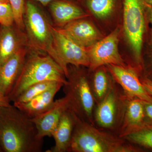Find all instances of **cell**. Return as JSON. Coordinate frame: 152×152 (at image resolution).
Instances as JSON below:
<instances>
[{"label":"cell","instance_id":"cell-1","mask_svg":"<svg viewBox=\"0 0 152 152\" xmlns=\"http://www.w3.org/2000/svg\"><path fill=\"white\" fill-rule=\"evenodd\" d=\"M43 139L31 118L13 105L0 108V145L5 152H40Z\"/></svg>","mask_w":152,"mask_h":152},{"label":"cell","instance_id":"cell-2","mask_svg":"<svg viewBox=\"0 0 152 152\" xmlns=\"http://www.w3.org/2000/svg\"><path fill=\"white\" fill-rule=\"evenodd\" d=\"M145 0H123L121 37L129 51V64L140 72L143 69L144 45L148 39Z\"/></svg>","mask_w":152,"mask_h":152},{"label":"cell","instance_id":"cell-3","mask_svg":"<svg viewBox=\"0 0 152 152\" xmlns=\"http://www.w3.org/2000/svg\"><path fill=\"white\" fill-rule=\"evenodd\" d=\"M69 152L145 151L118 136L82 121L75 115V126Z\"/></svg>","mask_w":152,"mask_h":152},{"label":"cell","instance_id":"cell-4","mask_svg":"<svg viewBox=\"0 0 152 152\" xmlns=\"http://www.w3.org/2000/svg\"><path fill=\"white\" fill-rule=\"evenodd\" d=\"M81 67H68L67 83L63 86V90L68 98L69 110L80 119L95 126L96 104L91 87L90 71Z\"/></svg>","mask_w":152,"mask_h":152},{"label":"cell","instance_id":"cell-5","mask_svg":"<svg viewBox=\"0 0 152 152\" xmlns=\"http://www.w3.org/2000/svg\"><path fill=\"white\" fill-rule=\"evenodd\" d=\"M54 81L67 83L64 70L49 55L33 54L26 58L15 84L9 95L10 102L16 99L28 87L45 81Z\"/></svg>","mask_w":152,"mask_h":152},{"label":"cell","instance_id":"cell-6","mask_svg":"<svg viewBox=\"0 0 152 152\" xmlns=\"http://www.w3.org/2000/svg\"><path fill=\"white\" fill-rule=\"evenodd\" d=\"M127 100V97L115 82L105 97L96 106L95 126L118 136L122 127Z\"/></svg>","mask_w":152,"mask_h":152},{"label":"cell","instance_id":"cell-7","mask_svg":"<svg viewBox=\"0 0 152 152\" xmlns=\"http://www.w3.org/2000/svg\"><path fill=\"white\" fill-rule=\"evenodd\" d=\"M24 23L30 45L36 50L46 53L56 62L52 26L39 9L31 2L25 5Z\"/></svg>","mask_w":152,"mask_h":152},{"label":"cell","instance_id":"cell-8","mask_svg":"<svg viewBox=\"0 0 152 152\" xmlns=\"http://www.w3.org/2000/svg\"><path fill=\"white\" fill-rule=\"evenodd\" d=\"M121 36V28L118 26L108 35L94 46L87 49L89 60L90 71L108 65L125 66L127 63L123 58L119 50Z\"/></svg>","mask_w":152,"mask_h":152},{"label":"cell","instance_id":"cell-9","mask_svg":"<svg viewBox=\"0 0 152 152\" xmlns=\"http://www.w3.org/2000/svg\"><path fill=\"white\" fill-rule=\"evenodd\" d=\"M53 44L57 56L56 63L63 69L66 77L69 65L89 68L87 49L79 45L51 26Z\"/></svg>","mask_w":152,"mask_h":152},{"label":"cell","instance_id":"cell-10","mask_svg":"<svg viewBox=\"0 0 152 152\" xmlns=\"http://www.w3.org/2000/svg\"><path fill=\"white\" fill-rule=\"evenodd\" d=\"M115 82L121 87L129 98H138L147 102H152V96L146 91L140 79L141 73L135 67L125 66H106Z\"/></svg>","mask_w":152,"mask_h":152},{"label":"cell","instance_id":"cell-11","mask_svg":"<svg viewBox=\"0 0 152 152\" xmlns=\"http://www.w3.org/2000/svg\"><path fill=\"white\" fill-rule=\"evenodd\" d=\"M87 18L78 19L56 29L79 45L88 48L104 36L94 23Z\"/></svg>","mask_w":152,"mask_h":152},{"label":"cell","instance_id":"cell-12","mask_svg":"<svg viewBox=\"0 0 152 152\" xmlns=\"http://www.w3.org/2000/svg\"><path fill=\"white\" fill-rule=\"evenodd\" d=\"M69 109L68 98L64 97L55 101L50 108L33 118H31L35 125L37 130L38 135L41 138L46 137H52V133L63 114Z\"/></svg>","mask_w":152,"mask_h":152},{"label":"cell","instance_id":"cell-13","mask_svg":"<svg viewBox=\"0 0 152 152\" xmlns=\"http://www.w3.org/2000/svg\"><path fill=\"white\" fill-rule=\"evenodd\" d=\"M26 49L22 47L0 66V91L8 97L24 64Z\"/></svg>","mask_w":152,"mask_h":152},{"label":"cell","instance_id":"cell-14","mask_svg":"<svg viewBox=\"0 0 152 152\" xmlns=\"http://www.w3.org/2000/svg\"><path fill=\"white\" fill-rule=\"evenodd\" d=\"M64 85L62 83H58L54 86L28 102L22 103H13V105L30 118H33L43 113L51 107L54 103L55 96Z\"/></svg>","mask_w":152,"mask_h":152},{"label":"cell","instance_id":"cell-15","mask_svg":"<svg viewBox=\"0 0 152 152\" xmlns=\"http://www.w3.org/2000/svg\"><path fill=\"white\" fill-rule=\"evenodd\" d=\"M75 115L68 109L64 112L56 127L52 133L55 145L49 152H69L74 126Z\"/></svg>","mask_w":152,"mask_h":152},{"label":"cell","instance_id":"cell-16","mask_svg":"<svg viewBox=\"0 0 152 152\" xmlns=\"http://www.w3.org/2000/svg\"><path fill=\"white\" fill-rule=\"evenodd\" d=\"M73 1L56 0L50 4L52 16L57 24L61 27L71 22L90 16Z\"/></svg>","mask_w":152,"mask_h":152},{"label":"cell","instance_id":"cell-17","mask_svg":"<svg viewBox=\"0 0 152 152\" xmlns=\"http://www.w3.org/2000/svg\"><path fill=\"white\" fill-rule=\"evenodd\" d=\"M90 14L99 21L107 23L122 12L123 0H81Z\"/></svg>","mask_w":152,"mask_h":152},{"label":"cell","instance_id":"cell-18","mask_svg":"<svg viewBox=\"0 0 152 152\" xmlns=\"http://www.w3.org/2000/svg\"><path fill=\"white\" fill-rule=\"evenodd\" d=\"M129 142L146 150L152 151V124L144 121L139 124L131 126L118 135Z\"/></svg>","mask_w":152,"mask_h":152},{"label":"cell","instance_id":"cell-19","mask_svg":"<svg viewBox=\"0 0 152 152\" xmlns=\"http://www.w3.org/2000/svg\"><path fill=\"white\" fill-rule=\"evenodd\" d=\"M90 74L91 87L97 105L105 97L115 82L105 66L90 71Z\"/></svg>","mask_w":152,"mask_h":152},{"label":"cell","instance_id":"cell-20","mask_svg":"<svg viewBox=\"0 0 152 152\" xmlns=\"http://www.w3.org/2000/svg\"><path fill=\"white\" fill-rule=\"evenodd\" d=\"M22 47L20 39L12 26H2L0 30V66Z\"/></svg>","mask_w":152,"mask_h":152},{"label":"cell","instance_id":"cell-21","mask_svg":"<svg viewBox=\"0 0 152 152\" xmlns=\"http://www.w3.org/2000/svg\"><path fill=\"white\" fill-rule=\"evenodd\" d=\"M144 104V101L138 98L127 97L124 122L120 134L129 127L145 121Z\"/></svg>","mask_w":152,"mask_h":152},{"label":"cell","instance_id":"cell-22","mask_svg":"<svg viewBox=\"0 0 152 152\" xmlns=\"http://www.w3.org/2000/svg\"><path fill=\"white\" fill-rule=\"evenodd\" d=\"M58 83L59 82L45 81L31 85L24 90L13 102V103H22L28 102L38 95L54 86Z\"/></svg>","mask_w":152,"mask_h":152},{"label":"cell","instance_id":"cell-23","mask_svg":"<svg viewBox=\"0 0 152 152\" xmlns=\"http://www.w3.org/2000/svg\"><path fill=\"white\" fill-rule=\"evenodd\" d=\"M142 62V75L152 81V43L148 41L144 45Z\"/></svg>","mask_w":152,"mask_h":152},{"label":"cell","instance_id":"cell-24","mask_svg":"<svg viewBox=\"0 0 152 152\" xmlns=\"http://www.w3.org/2000/svg\"><path fill=\"white\" fill-rule=\"evenodd\" d=\"M13 12L14 20L17 26L20 29L25 28L24 23L25 4L24 0H8Z\"/></svg>","mask_w":152,"mask_h":152},{"label":"cell","instance_id":"cell-25","mask_svg":"<svg viewBox=\"0 0 152 152\" xmlns=\"http://www.w3.org/2000/svg\"><path fill=\"white\" fill-rule=\"evenodd\" d=\"M15 22L13 12L10 3H0V24L11 26Z\"/></svg>","mask_w":152,"mask_h":152},{"label":"cell","instance_id":"cell-26","mask_svg":"<svg viewBox=\"0 0 152 152\" xmlns=\"http://www.w3.org/2000/svg\"><path fill=\"white\" fill-rule=\"evenodd\" d=\"M145 121L152 124V102H144Z\"/></svg>","mask_w":152,"mask_h":152},{"label":"cell","instance_id":"cell-27","mask_svg":"<svg viewBox=\"0 0 152 152\" xmlns=\"http://www.w3.org/2000/svg\"><path fill=\"white\" fill-rule=\"evenodd\" d=\"M146 19L148 23L151 24V28L149 29L148 41L152 43V6L148 5L146 9ZM147 41V42H148Z\"/></svg>","mask_w":152,"mask_h":152},{"label":"cell","instance_id":"cell-28","mask_svg":"<svg viewBox=\"0 0 152 152\" xmlns=\"http://www.w3.org/2000/svg\"><path fill=\"white\" fill-rule=\"evenodd\" d=\"M140 79L145 89L152 96V81L147 78L142 74L140 76Z\"/></svg>","mask_w":152,"mask_h":152},{"label":"cell","instance_id":"cell-29","mask_svg":"<svg viewBox=\"0 0 152 152\" xmlns=\"http://www.w3.org/2000/svg\"><path fill=\"white\" fill-rule=\"evenodd\" d=\"M8 97L6 96L0 91V108L3 107H9L12 105Z\"/></svg>","mask_w":152,"mask_h":152},{"label":"cell","instance_id":"cell-30","mask_svg":"<svg viewBox=\"0 0 152 152\" xmlns=\"http://www.w3.org/2000/svg\"><path fill=\"white\" fill-rule=\"evenodd\" d=\"M36 1L39 2L43 5L46 6L48 4H49V3L53 1H56V0H36ZM74 1H77L80 2L81 0H74Z\"/></svg>","mask_w":152,"mask_h":152},{"label":"cell","instance_id":"cell-31","mask_svg":"<svg viewBox=\"0 0 152 152\" xmlns=\"http://www.w3.org/2000/svg\"><path fill=\"white\" fill-rule=\"evenodd\" d=\"M146 3L148 5L152 6V0H145Z\"/></svg>","mask_w":152,"mask_h":152},{"label":"cell","instance_id":"cell-32","mask_svg":"<svg viewBox=\"0 0 152 152\" xmlns=\"http://www.w3.org/2000/svg\"><path fill=\"white\" fill-rule=\"evenodd\" d=\"M0 3H10L8 0H0Z\"/></svg>","mask_w":152,"mask_h":152},{"label":"cell","instance_id":"cell-33","mask_svg":"<svg viewBox=\"0 0 152 152\" xmlns=\"http://www.w3.org/2000/svg\"><path fill=\"white\" fill-rule=\"evenodd\" d=\"M3 151L2 150V149L1 147V145H0V152H3Z\"/></svg>","mask_w":152,"mask_h":152}]
</instances>
